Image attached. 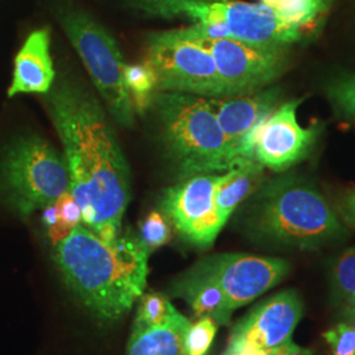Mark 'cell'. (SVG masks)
<instances>
[{
    "label": "cell",
    "instance_id": "obj_3",
    "mask_svg": "<svg viewBox=\"0 0 355 355\" xmlns=\"http://www.w3.org/2000/svg\"><path fill=\"white\" fill-rule=\"evenodd\" d=\"M252 221L261 239L302 250L318 249L346 233L338 214L318 187L291 175L271 180L262 189Z\"/></svg>",
    "mask_w": 355,
    "mask_h": 355
},
{
    "label": "cell",
    "instance_id": "obj_19",
    "mask_svg": "<svg viewBox=\"0 0 355 355\" xmlns=\"http://www.w3.org/2000/svg\"><path fill=\"white\" fill-rule=\"evenodd\" d=\"M293 24L312 29L327 7V0H261Z\"/></svg>",
    "mask_w": 355,
    "mask_h": 355
},
{
    "label": "cell",
    "instance_id": "obj_24",
    "mask_svg": "<svg viewBox=\"0 0 355 355\" xmlns=\"http://www.w3.org/2000/svg\"><path fill=\"white\" fill-rule=\"evenodd\" d=\"M327 94L337 110L355 120V74L336 76L328 85Z\"/></svg>",
    "mask_w": 355,
    "mask_h": 355
},
{
    "label": "cell",
    "instance_id": "obj_29",
    "mask_svg": "<svg viewBox=\"0 0 355 355\" xmlns=\"http://www.w3.org/2000/svg\"><path fill=\"white\" fill-rule=\"evenodd\" d=\"M341 306V312L343 313H353L355 315V293L350 295L349 297H346L343 303L340 304Z\"/></svg>",
    "mask_w": 355,
    "mask_h": 355
},
{
    "label": "cell",
    "instance_id": "obj_5",
    "mask_svg": "<svg viewBox=\"0 0 355 355\" xmlns=\"http://www.w3.org/2000/svg\"><path fill=\"white\" fill-rule=\"evenodd\" d=\"M150 103L158 114L166 148L182 179L217 174L240 165L208 98L157 91Z\"/></svg>",
    "mask_w": 355,
    "mask_h": 355
},
{
    "label": "cell",
    "instance_id": "obj_23",
    "mask_svg": "<svg viewBox=\"0 0 355 355\" xmlns=\"http://www.w3.org/2000/svg\"><path fill=\"white\" fill-rule=\"evenodd\" d=\"M55 208L58 212V221L53 228L48 229L51 242L55 245L76 228L82 221V211L76 199L70 192H66L60 196L55 202Z\"/></svg>",
    "mask_w": 355,
    "mask_h": 355
},
{
    "label": "cell",
    "instance_id": "obj_25",
    "mask_svg": "<svg viewBox=\"0 0 355 355\" xmlns=\"http://www.w3.org/2000/svg\"><path fill=\"white\" fill-rule=\"evenodd\" d=\"M217 333V322L214 318H200L191 324L186 336L187 355H204L211 347Z\"/></svg>",
    "mask_w": 355,
    "mask_h": 355
},
{
    "label": "cell",
    "instance_id": "obj_2",
    "mask_svg": "<svg viewBox=\"0 0 355 355\" xmlns=\"http://www.w3.org/2000/svg\"><path fill=\"white\" fill-rule=\"evenodd\" d=\"M54 246V259L67 286L103 321L125 316L144 295L149 250L141 240L104 241L79 224Z\"/></svg>",
    "mask_w": 355,
    "mask_h": 355
},
{
    "label": "cell",
    "instance_id": "obj_6",
    "mask_svg": "<svg viewBox=\"0 0 355 355\" xmlns=\"http://www.w3.org/2000/svg\"><path fill=\"white\" fill-rule=\"evenodd\" d=\"M0 192L17 215L28 217L70 192L64 157L37 136L10 145L0 166Z\"/></svg>",
    "mask_w": 355,
    "mask_h": 355
},
{
    "label": "cell",
    "instance_id": "obj_28",
    "mask_svg": "<svg viewBox=\"0 0 355 355\" xmlns=\"http://www.w3.org/2000/svg\"><path fill=\"white\" fill-rule=\"evenodd\" d=\"M337 212L349 227L355 229V189H349L340 196Z\"/></svg>",
    "mask_w": 355,
    "mask_h": 355
},
{
    "label": "cell",
    "instance_id": "obj_13",
    "mask_svg": "<svg viewBox=\"0 0 355 355\" xmlns=\"http://www.w3.org/2000/svg\"><path fill=\"white\" fill-rule=\"evenodd\" d=\"M303 99L282 103L257 130L254 159L275 173H284L308 157L321 129L302 127L297 108Z\"/></svg>",
    "mask_w": 355,
    "mask_h": 355
},
{
    "label": "cell",
    "instance_id": "obj_18",
    "mask_svg": "<svg viewBox=\"0 0 355 355\" xmlns=\"http://www.w3.org/2000/svg\"><path fill=\"white\" fill-rule=\"evenodd\" d=\"M265 167L255 159L245 161L221 174L215 189V207L223 221L253 192L263 177Z\"/></svg>",
    "mask_w": 355,
    "mask_h": 355
},
{
    "label": "cell",
    "instance_id": "obj_30",
    "mask_svg": "<svg viewBox=\"0 0 355 355\" xmlns=\"http://www.w3.org/2000/svg\"><path fill=\"white\" fill-rule=\"evenodd\" d=\"M221 355H277L274 350L258 352V350H240V352H224Z\"/></svg>",
    "mask_w": 355,
    "mask_h": 355
},
{
    "label": "cell",
    "instance_id": "obj_15",
    "mask_svg": "<svg viewBox=\"0 0 355 355\" xmlns=\"http://www.w3.org/2000/svg\"><path fill=\"white\" fill-rule=\"evenodd\" d=\"M55 80L49 51V32L37 29L26 38L15 58L12 83L8 96L19 94H46Z\"/></svg>",
    "mask_w": 355,
    "mask_h": 355
},
{
    "label": "cell",
    "instance_id": "obj_27",
    "mask_svg": "<svg viewBox=\"0 0 355 355\" xmlns=\"http://www.w3.org/2000/svg\"><path fill=\"white\" fill-rule=\"evenodd\" d=\"M331 355H355V330L347 321H341L322 334Z\"/></svg>",
    "mask_w": 355,
    "mask_h": 355
},
{
    "label": "cell",
    "instance_id": "obj_9",
    "mask_svg": "<svg viewBox=\"0 0 355 355\" xmlns=\"http://www.w3.org/2000/svg\"><path fill=\"white\" fill-rule=\"evenodd\" d=\"M177 33L209 51L227 98L266 89L288 66L287 48L258 46L234 38L198 37L186 28L177 29Z\"/></svg>",
    "mask_w": 355,
    "mask_h": 355
},
{
    "label": "cell",
    "instance_id": "obj_20",
    "mask_svg": "<svg viewBox=\"0 0 355 355\" xmlns=\"http://www.w3.org/2000/svg\"><path fill=\"white\" fill-rule=\"evenodd\" d=\"M139 300H140V305H139L137 316L135 320L133 331L161 325L170 318V315L175 309L174 305L167 300L166 296L155 292L145 293Z\"/></svg>",
    "mask_w": 355,
    "mask_h": 355
},
{
    "label": "cell",
    "instance_id": "obj_14",
    "mask_svg": "<svg viewBox=\"0 0 355 355\" xmlns=\"http://www.w3.org/2000/svg\"><path fill=\"white\" fill-rule=\"evenodd\" d=\"M209 103L237 162L242 164L254 159L257 130L282 104V89L268 86L241 96L209 99Z\"/></svg>",
    "mask_w": 355,
    "mask_h": 355
},
{
    "label": "cell",
    "instance_id": "obj_22",
    "mask_svg": "<svg viewBox=\"0 0 355 355\" xmlns=\"http://www.w3.org/2000/svg\"><path fill=\"white\" fill-rule=\"evenodd\" d=\"M124 79L135 105L142 110V107L152 102L153 95L157 92L155 76L148 64H125Z\"/></svg>",
    "mask_w": 355,
    "mask_h": 355
},
{
    "label": "cell",
    "instance_id": "obj_21",
    "mask_svg": "<svg viewBox=\"0 0 355 355\" xmlns=\"http://www.w3.org/2000/svg\"><path fill=\"white\" fill-rule=\"evenodd\" d=\"M331 295L336 304L355 293V246L340 255L331 270Z\"/></svg>",
    "mask_w": 355,
    "mask_h": 355
},
{
    "label": "cell",
    "instance_id": "obj_10",
    "mask_svg": "<svg viewBox=\"0 0 355 355\" xmlns=\"http://www.w3.org/2000/svg\"><path fill=\"white\" fill-rule=\"evenodd\" d=\"M218 174L183 178L164 193L161 208L180 236L199 248H209L227 224L215 207Z\"/></svg>",
    "mask_w": 355,
    "mask_h": 355
},
{
    "label": "cell",
    "instance_id": "obj_11",
    "mask_svg": "<svg viewBox=\"0 0 355 355\" xmlns=\"http://www.w3.org/2000/svg\"><path fill=\"white\" fill-rule=\"evenodd\" d=\"M195 267L221 287L233 311L278 286L291 268L282 258L241 253L215 254Z\"/></svg>",
    "mask_w": 355,
    "mask_h": 355
},
{
    "label": "cell",
    "instance_id": "obj_16",
    "mask_svg": "<svg viewBox=\"0 0 355 355\" xmlns=\"http://www.w3.org/2000/svg\"><path fill=\"white\" fill-rule=\"evenodd\" d=\"M175 293L190 304L195 316L211 318L217 324L228 325L233 313L221 287L199 268H190L177 283Z\"/></svg>",
    "mask_w": 355,
    "mask_h": 355
},
{
    "label": "cell",
    "instance_id": "obj_1",
    "mask_svg": "<svg viewBox=\"0 0 355 355\" xmlns=\"http://www.w3.org/2000/svg\"><path fill=\"white\" fill-rule=\"evenodd\" d=\"M45 103L82 221L104 241L117 240L130 200V170L107 116L96 98L71 78L54 80Z\"/></svg>",
    "mask_w": 355,
    "mask_h": 355
},
{
    "label": "cell",
    "instance_id": "obj_7",
    "mask_svg": "<svg viewBox=\"0 0 355 355\" xmlns=\"http://www.w3.org/2000/svg\"><path fill=\"white\" fill-rule=\"evenodd\" d=\"M60 21L114 120L132 127L136 108L124 79L127 64L112 36L80 11L61 13Z\"/></svg>",
    "mask_w": 355,
    "mask_h": 355
},
{
    "label": "cell",
    "instance_id": "obj_31",
    "mask_svg": "<svg viewBox=\"0 0 355 355\" xmlns=\"http://www.w3.org/2000/svg\"><path fill=\"white\" fill-rule=\"evenodd\" d=\"M343 320L345 321H347L353 328H354L355 330V315H353V313H343Z\"/></svg>",
    "mask_w": 355,
    "mask_h": 355
},
{
    "label": "cell",
    "instance_id": "obj_17",
    "mask_svg": "<svg viewBox=\"0 0 355 355\" xmlns=\"http://www.w3.org/2000/svg\"><path fill=\"white\" fill-rule=\"evenodd\" d=\"M189 318L177 309L161 325L132 331L127 355H187L186 336Z\"/></svg>",
    "mask_w": 355,
    "mask_h": 355
},
{
    "label": "cell",
    "instance_id": "obj_8",
    "mask_svg": "<svg viewBox=\"0 0 355 355\" xmlns=\"http://www.w3.org/2000/svg\"><path fill=\"white\" fill-rule=\"evenodd\" d=\"M155 76V89L208 99L227 98L221 78L209 51L180 37L177 31L155 33L149 38L146 60Z\"/></svg>",
    "mask_w": 355,
    "mask_h": 355
},
{
    "label": "cell",
    "instance_id": "obj_12",
    "mask_svg": "<svg viewBox=\"0 0 355 355\" xmlns=\"http://www.w3.org/2000/svg\"><path fill=\"white\" fill-rule=\"evenodd\" d=\"M303 311V300L295 290L270 296L236 324L225 352H267L290 343Z\"/></svg>",
    "mask_w": 355,
    "mask_h": 355
},
{
    "label": "cell",
    "instance_id": "obj_4",
    "mask_svg": "<svg viewBox=\"0 0 355 355\" xmlns=\"http://www.w3.org/2000/svg\"><path fill=\"white\" fill-rule=\"evenodd\" d=\"M146 15L158 17H186L192 36L234 38L258 46L288 48L304 36L303 26L284 19L263 3L242 0H128Z\"/></svg>",
    "mask_w": 355,
    "mask_h": 355
},
{
    "label": "cell",
    "instance_id": "obj_26",
    "mask_svg": "<svg viewBox=\"0 0 355 355\" xmlns=\"http://www.w3.org/2000/svg\"><path fill=\"white\" fill-rule=\"evenodd\" d=\"M171 237V232L159 212H152L141 227V241L150 252L165 245Z\"/></svg>",
    "mask_w": 355,
    "mask_h": 355
}]
</instances>
